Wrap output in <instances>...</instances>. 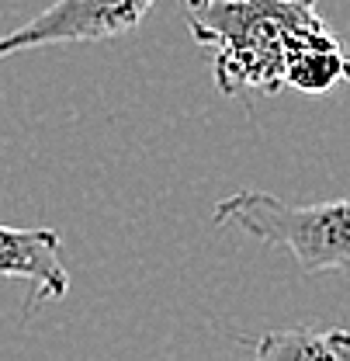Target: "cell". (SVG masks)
<instances>
[{
    "instance_id": "5b68a950",
    "label": "cell",
    "mask_w": 350,
    "mask_h": 361,
    "mask_svg": "<svg viewBox=\"0 0 350 361\" xmlns=\"http://www.w3.org/2000/svg\"><path fill=\"white\" fill-rule=\"evenodd\" d=\"M254 361H350V330L340 326H292L267 330L250 341Z\"/></svg>"
},
{
    "instance_id": "6da1fadb",
    "label": "cell",
    "mask_w": 350,
    "mask_h": 361,
    "mask_svg": "<svg viewBox=\"0 0 350 361\" xmlns=\"http://www.w3.org/2000/svg\"><path fill=\"white\" fill-rule=\"evenodd\" d=\"M191 39L212 52L225 97L277 94L288 63L308 45L337 39L315 0H180Z\"/></svg>"
},
{
    "instance_id": "277c9868",
    "label": "cell",
    "mask_w": 350,
    "mask_h": 361,
    "mask_svg": "<svg viewBox=\"0 0 350 361\" xmlns=\"http://www.w3.org/2000/svg\"><path fill=\"white\" fill-rule=\"evenodd\" d=\"M0 278L28 281V313L42 302L63 299L70 292V274L59 261V233L56 229H18L0 226Z\"/></svg>"
},
{
    "instance_id": "8992f818",
    "label": "cell",
    "mask_w": 350,
    "mask_h": 361,
    "mask_svg": "<svg viewBox=\"0 0 350 361\" xmlns=\"http://www.w3.org/2000/svg\"><path fill=\"white\" fill-rule=\"evenodd\" d=\"M344 84H350V52L340 39L302 49L285 73V87H295L302 94H330Z\"/></svg>"
},
{
    "instance_id": "3957f363",
    "label": "cell",
    "mask_w": 350,
    "mask_h": 361,
    "mask_svg": "<svg viewBox=\"0 0 350 361\" xmlns=\"http://www.w3.org/2000/svg\"><path fill=\"white\" fill-rule=\"evenodd\" d=\"M156 0H52L42 14L0 35V59L70 42H108L132 35Z\"/></svg>"
},
{
    "instance_id": "7a4b0ae2",
    "label": "cell",
    "mask_w": 350,
    "mask_h": 361,
    "mask_svg": "<svg viewBox=\"0 0 350 361\" xmlns=\"http://www.w3.org/2000/svg\"><path fill=\"white\" fill-rule=\"evenodd\" d=\"M215 226H239L263 247L288 250L302 274L350 268V198L292 205L277 195L243 188L215 205Z\"/></svg>"
}]
</instances>
